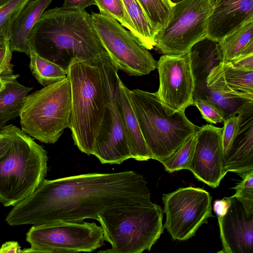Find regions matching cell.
<instances>
[{"label": "cell", "instance_id": "cell-38", "mask_svg": "<svg viewBox=\"0 0 253 253\" xmlns=\"http://www.w3.org/2000/svg\"><path fill=\"white\" fill-rule=\"evenodd\" d=\"M229 204L228 197L222 200L216 201L214 204V210L217 215L223 214L226 211Z\"/></svg>", "mask_w": 253, "mask_h": 253}, {"label": "cell", "instance_id": "cell-15", "mask_svg": "<svg viewBox=\"0 0 253 253\" xmlns=\"http://www.w3.org/2000/svg\"><path fill=\"white\" fill-rule=\"evenodd\" d=\"M226 211L218 215L220 238L225 253H251L253 250V214L233 196Z\"/></svg>", "mask_w": 253, "mask_h": 253}, {"label": "cell", "instance_id": "cell-19", "mask_svg": "<svg viewBox=\"0 0 253 253\" xmlns=\"http://www.w3.org/2000/svg\"><path fill=\"white\" fill-rule=\"evenodd\" d=\"M189 54L195 82L194 99L207 88V80L209 75L222 61L217 42L207 37L195 43Z\"/></svg>", "mask_w": 253, "mask_h": 253}, {"label": "cell", "instance_id": "cell-8", "mask_svg": "<svg viewBox=\"0 0 253 253\" xmlns=\"http://www.w3.org/2000/svg\"><path fill=\"white\" fill-rule=\"evenodd\" d=\"M97 65L102 79L106 105L92 155L102 164H121L132 157L119 109V70L109 56Z\"/></svg>", "mask_w": 253, "mask_h": 253}, {"label": "cell", "instance_id": "cell-39", "mask_svg": "<svg viewBox=\"0 0 253 253\" xmlns=\"http://www.w3.org/2000/svg\"><path fill=\"white\" fill-rule=\"evenodd\" d=\"M4 84L2 77H0V88H1Z\"/></svg>", "mask_w": 253, "mask_h": 253}, {"label": "cell", "instance_id": "cell-21", "mask_svg": "<svg viewBox=\"0 0 253 253\" xmlns=\"http://www.w3.org/2000/svg\"><path fill=\"white\" fill-rule=\"evenodd\" d=\"M52 0H30L16 18L9 38L11 51L29 55L28 40L36 22Z\"/></svg>", "mask_w": 253, "mask_h": 253}, {"label": "cell", "instance_id": "cell-6", "mask_svg": "<svg viewBox=\"0 0 253 253\" xmlns=\"http://www.w3.org/2000/svg\"><path fill=\"white\" fill-rule=\"evenodd\" d=\"M67 78L72 94V137L81 152L92 155L106 105L100 71L97 64L77 62L69 67Z\"/></svg>", "mask_w": 253, "mask_h": 253}, {"label": "cell", "instance_id": "cell-13", "mask_svg": "<svg viewBox=\"0 0 253 253\" xmlns=\"http://www.w3.org/2000/svg\"><path fill=\"white\" fill-rule=\"evenodd\" d=\"M159 87L156 92L160 101L175 111H185L193 105L195 82L189 53L164 54L157 62Z\"/></svg>", "mask_w": 253, "mask_h": 253}, {"label": "cell", "instance_id": "cell-36", "mask_svg": "<svg viewBox=\"0 0 253 253\" xmlns=\"http://www.w3.org/2000/svg\"><path fill=\"white\" fill-rule=\"evenodd\" d=\"M92 5H95V0H64L62 7L71 9L85 10Z\"/></svg>", "mask_w": 253, "mask_h": 253}, {"label": "cell", "instance_id": "cell-26", "mask_svg": "<svg viewBox=\"0 0 253 253\" xmlns=\"http://www.w3.org/2000/svg\"><path fill=\"white\" fill-rule=\"evenodd\" d=\"M29 56L31 73L41 85L44 86L67 77V70L41 57L33 50L30 49Z\"/></svg>", "mask_w": 253, "mask_h": 253}, {"label": "cell", "instance_id": "cell-25", "mask_svg": "<svg viewBox=\"0 0 253 253\" xmlns=\"http://www.w3.org/2000/svg\"><path fill=\"white\" fill-rule=\"evenodd\" d=\"M195 99L203 100L214 106L222 113L224 120L238 115L245 107L253 103V101L235 98L208 87L194 99Z\"/></svg>", "mask_w": 253, "mask_h": 253}, {"label": "cell", "instance_id": "cell-10", "mask_svg": "<svg viewBox=\"0 0 253 253\" xmlns=\"http://www.w3.org/2000/svg\"><path fill=\"white\" fill-rule=\"evenodd\" d=\"M90 17L98 38L118 70L141 76L157 68V62L148 49L117 20L100 13L92 12Z\"/></svg>", "mask_w": 253, "mask_h": 253}, {"label": "cell", "instance_id": "cell-35", "mask_svg": "<svg viewBox=\"0 0 253 253\" xmlns=\"http://www.w3.org/2000/svg\"><path fill=\"white\" fill-rule=\"evenodd\" d=\"M229 62L237 68L253 70V54L238 57Z\"/></svg>", "mask_w": 253, "mask_h": 253}, {"label": "cell", "instance_id": "cell-23", "mask_svg": "<svg viewBox=\"0 0 253 253\" xmlns=\"http://www.w3.org/2000/svg\"><path fill=\"white\" fill-rule=\"evenodd\" d=\"M252 40L253 21H251L217 42L222 62H229L238 57L245 55V49Z\"/></svg>", "mask_w": 253, "mask_h": 253}, {"label": "cell", "instance_id": "cell-1", "mask_svg": "<svg viewBox=\"0 0 253 253\" xmlns=\"http://www.w3.org/2000/svg\"><path fill=\"white\" fill-rule=\"evenodd\" d=\"M147 184L142 175L132 170L44 179L5 219L11 226L97 220L108 207L152 203Z\"/></svg>", "mask_w": 253, "mask_h": 253}, {"label": "cell", "instance_id": "cell-34", "mask_svg": "<svg viewBox=\"0 0 253 253\" xmlns=\"http://www.w3.org/2000/svg\"><path fill=\"white\" fill-rule=\"evenodd\" d=\"M193 105L197 107L203 118L207 122L212 124L224 122V118L222 113L207 102L202 99H195L193 100Z\"/></svg>", "mask_w": 253, "mask_h": 253}, {"label": "cell", "instance_id": "cell-28", "mask_svg": "<svg viewBox=\"0 0 253 253\" xmlns=\"http://www.w3.org/2000/svg\"><path fill=\"white\" fill-rule=\"evenodd\" d=\"M196 141L195 133L191 135L170 156L163 161L166 170L173 172L187 169Z\"/></svg>", "mask_w": 253, "mask_h": 253}, {"label": "cell", "instance_id": "cell-17", "mask_svg": "<svg viewBox=\"0 0 253 253\" xmlns=\"http://www.w3.org/2000/svg\"><path fill=\"white\" fill-rule=\"evenodd\" d=\"M239 129L233 142L224 154L223 168L238 174L253 170V103L243 109Z\"/></svg>", "mask_w": 253, "mask_h": 253}, {"label": "cell", "instance_id": "cell-16", "mask_svg": "<svg viewBox=\"0 0 253 253\" xmlns=\"http://www.w3.org/2000/svg\"><path fill=\"white\" fill-rule=\"evenodd\" d=\"M253 21V0H217L209 16L207 38L217 42Z\"/></svg>", "mask_w": 253, "mask_h": 253}, {"label": "cell", "instance_id": "cell-14", "mask_svg": "<svg viewBox=\"0 0 253 253\" xmlns=\"http://www.w3.org/2000/svg\"><path fill=\"white\" fill-rule=\"evenodd\" d=\"M222 128L211 125L199 127L188 170L199 181L217 187L226 174L224 170Z\"/></svg>", "mask_w": 253, "mask_h": 253}, {"label": "cell", "instance_id": "cell-11", "mask_svg": "<svg viewBox=\"0 0 253 253\" xmlns=\"http://www.w3.org/2000/svg\"><path fill=\"white\" fill-rule=\"evenodd\" d=\"M26 240L31 248L21 253L92 252L104 245L105 241L101 226L84 221L33 225Z\"/></svg>", "mask_w": 253, "mask_h": 253}, {"label": "cell", "instance_id": "cell-29", "mask_svg": "<svg viewBox=\"0 0 253 253\" xmlns=\"http://www.w3.org/2000/svg\"><path fill=\"white\" fill-rule=\"evenodd\" d=\"M30 0H0V36L10 37L13 23Z\"/></svg>", "mask_w": 253, "mask_h": 253}, {"label": "cell", "instance_id": "cell-33", "mask_svg": "<svg viewBox=\"0 0 253 253\" xmlns=\"http://www.w3.org/2000/svg\"><path fill=\"white\" fill-rule=\"evenodd\" d=\"M12 53L9 39L0 36V77L13 74L12 64L11 63Z\"/></svg>", "mask_w": 253, "mask_h": 253}, {"label": "cell", "instance_id": "cell-2", "mask_svg": "<svg viewBox=\"0 0 253 253\" xmlns=\"http://www.w3.org/2000/svg\"><path fill=\"white\" fill-rule=\"evenodd\" d=\"M28 43L30 49L66 70L72 63L96 65L109 56L85 10L63 7L45 10L32 29Z\"/></svg>", "mask_w": 253, "mask_h": 253}, {"label": "cell", "instance_id": "cell-32", "mask_svg": "<svg viewBox=\"0 0 253 253\" xmlns=\"http://www.w3.org/2000/svg\"><path fill=\"white\" fill-rule=\"evenodd\" d=\"M241 122L239 114L231 116L224 120L222 131V142L224 154L233 142L238 133Z\"/></svg>", "mask_w": 253, "mask_h": 253}, {"label": "cell", "instance_id": "cell-12", "mask_svg": "<svg viewBox=\"0 0 253 253\" xmlns=\"http://www.w3.org/2000/svg\"><path fill=\"white\" fill-rule=\"evenodd\" d=\"M162 200L166 218L164 227L174 240L185 241L194 236L208 223L211 213L212 198L200 188H180L164 194Z\"/></svg>", "mask_w": 253, "mask_h": 253}, {"label": "cell", "instance_id": "cell-41", "mask_svg": "<svg viewBox=\"0 0 253 253\" xmlns=\"http://www.w3.org/2000/svg\"><path fill=\"white\" fill-rule=\"evenodd\" d=\"M182 0H171V1L173 3H177V2H178L181 1H182Z\"/></svg>", "mask_w": 253, "mask_h": 253}, {"label": "cell", "instance_id": "cell-40", "mask_svg": "<svg viewBox=\"0 0 253 253\" xmlns=\"http://www.w3.org/2000/svg\"><path fill=\"white\" fill-rule=\"evenodd\" d=\"M209 1L211 6H213L216 2L217 0H209Z\"/></svg>", "mask_w": 253, "mask_h": 253}, {"label": "cell", "instance_id": "cell-22", "mask_svg": "<svg viewBox=\"0 0 253 253\" xmlns=\"http://www.w3.org/2000/svg\"><path fill=\"white\" fill-rule=\"evenodd\" d=\"M19 75L2 77L4 84L0 88V128L19 116L24 101L33 89L20 84Z\"/></svg>", "mask_w": 253, "mask_h": 253}, {"label": "cell", "instance_id": "cell-9", "mask_svg": "<svg viewBox=\"0 0 253 253\" xmlns=\"http://www.w3.org/2000/svg\"><path fill=\"white\" fill-rule=\"evenodd\" d=\"M212 7L209 0H183L174 3L167 25L155 37L156 50L163 54L189 53L195 43L207 37Z\"/></svg>", "mask_w": 253, "mask_h": 253}, {"label": "cell", "instance_id": "cell-24", "mask_svg": "<svg viewBox=\"0 0 253 253\" xmlns=\"http://www.w3.org/2000/svg\"><path fill=\"white\" fill-rule=\"evenodd\" d=\"M136 33V37L148 50L155 45L157 32L137 0H122Z\"/></svg>", "mask_w": 253, "mask_h": 253}, {"label": "cell", "instance_id": "cell-5", "mask_svg": "<svg viewBox=\"0 0 253 253\" xmlns=\"http://www.w3.org/2000/svg\"><path fill=\"white\" fill-rule=\"evenodd\" d=\"M164 211L153 203L108 207L97 216L104 239L111 248L102 253L149 251L164 232Z\"/></svg>", "mask_w": 253, "mask_h": 253}, {"label": "cell", "instance_id": "cell-20", "mask_svg": "<svg viewBox=\"0 0 253 253\" xmlns=\"http://www.w3.org/2000/svg\"><path fill=\"white\" fill-rule=\"evenodd\" d=\"M129 90L120 79L119 104L121 116L129 142L132 158L140 161H147L152 159V155L132 110L129 98Z\"/></svg>", "mask_w": 253, "mask_h": 253}, {"label": "cell", "instance_id": "cell-3", "mask_svg": "<svg viewBox=\"0 0 253 253\" xmlns=\"http://www.w3.org/2000/svg\"><path fill=\"white\" fill-rule=\"evenodd\" d=\"M47 152L18 127L0 128V202L15 206L39 186L47 171Z\"/></svg>", "mask_w": 253, "mask_h": 253}, {"label": "cell", "instance_id": "cell-7", "mask_svg": "<svg viewBox=\"0 0 253 253\" xmlns=\"http://www.w3.org/2000/svg\"><path fill=\"white\" fill-rule=\"evenodd\" d=\"M71 110V88L67 77L27 95L19 115L21 129L42 142L54 143L69 128Z\"/></svg>", "mask_w": 253, "mask_h": 253}, {"label": "cell", "instance_id": "cell-37", "mask_svg": "<svg viewBox=\"0 0 253 253\" xmlns=\"http://www.w3.org/2000/svg\"><path fill=\"white\" fill-rule=\"evenodd\" d=\"M21 252L19 244L16 241L6 242L0 248V253H17Z\"/></svg>", "mask_w": 253, "mask_h": 253}, {"label": "cell", "instance_id": "cell-4", "mask_svg": "<svg viewBox=\"0 0 253 253\" xmlns=\"http://www.w3.org/2000/svg\"><path fill=\"white\" fill-rule=\"evenodd\" d=\"M130 102L152 159L162 162L170 156L199 127L165 105L156 92L128 91Z\"/></svg>", "mask_w": 253, "mask_h": 253}, {"label": "cell", "instance_id": "cell-27", "mask_svg": "<svg viewBox=\"0 0 253 253\" xmlns=\"http://www.w3.org/2000/svg\"><path fill=\"white\" fill-rule=\"evenodd\" d=\"M137 0L157 33L166 26L174 4L171 0Z\"/></svg>", "mask_w": 253, "mask_h": 253}, {"label": "cell", "instance_id": "cell-30", "mask_svg": "<svg viewBox=\"0 0 253 253\" xmlns=\"http://www.w3.org/2000/svg\"><path fill=\"white\" fill-rule=\"evenodd\" d=\"M100 13L117 20L135 36L136 33L122 0H95Z\"/></svg>", "mask_w": 253, "mask_h": 253}, {"label": "cell", "instance_id": "cell-31", "mask_svg": "<svg viewBox=\"0 0 253 253\" xmlns=\"http://www.w3.org/2000/svg\"><path fill=\"white\" fill-rule=\"evenodd\" d=\"M239 175L242 180L233 187L236 193L232 196L242 203L248 214H253V170Z\"/></svg>", "mask_w": 253, "mask_h": 253}, {"label": "cell", "instance_id": "cell-18", "mask_svg": "<svg viewBox=\"0 0 253 253\" xmlns=\"http://www.w3.org/2000/svg\"><path fill=\"white\" fill-rule=\"evenodd\" d=\"M207 87L234 97L253 101V70L236 68L221 62L211 71Z\"/></svg>", "mask_w": 253, "mask_h": 253}]
</instances>
